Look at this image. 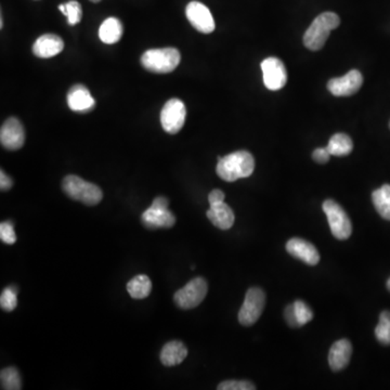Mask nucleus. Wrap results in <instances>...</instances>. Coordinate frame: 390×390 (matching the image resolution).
Wrapping results in <instances>:
<instances>
[{
  "instance_id": "3",
  "label": "nucleus",
  "mask_w": 390,
  "mask_h": 390,
  "mask_svg": "<svg viewBox=\"0 0 390 390\" xmlns=\"http://www.w3.org/2000/svg\"><path fill=\"white\" fill-rule=\"evenodd\" d=\"M181 56L178 49H151L144 52L141 57V65L146 71L157 74L172 73L179 65Z\"/></svg>"
},
{
  "instance_id": "13",
  "label": "nucleus",
  "mask_w": 390,
  "mask_h": 390,
  "mask_svg": "<svg viewBox=\"0 0 390 390\" xmlns=\"http://www.w3.org/2000/svg\"><path fill=\"white\" fill-rule=\"evenodd\" d=\"M363 84V76L357 69H352L341 78H333L328 84V89L335 97L354 95Z\"/></svg>"
},
{
  "instance_id": "11",
  "label": "nucleus",
  "mask_w": 390,
  "mask_h": 390,
  "mask_svg": "<svg viewBox=\"0 0 390 390\" xmlns=\"http://www.w3.org/2000/svg\"><path fill=\"white\" fill-rule=\"evenodd\" d=\"M185 16L196 31L211 34L215 31V21L211 11L200 1H191L185 8Z\"/></svg>"
},
{
  "instance_id": "18",
  "label": "nucleus",
  "mask_w": 390,
  "mask_h": 390,
  "mask_svg": "<svg viewBox=\"0 0 390 390\" xmlns=\"http://www.w3.org/2000/svg\"><path fill=\"white\" fill-rule=\"evenodd\" d=\"M207 218L211 220V224L221 230H229L234 224V213L230 206L227 205L225 202L221 203L211 204V208L208 209Z\"/></svg>"
},
{
  "instance_id": "7",
  "label": "nucleus",
  "mask_w": 390,
  "mask_h": 390,
  "mask_svg": "<svg viewBox=\"0 0 390 390\" xmlns=\"http://www.w3.org/2000/svg\"><path fill=\"white\" fill-rule=\"evenodd\" d=\"M266 303V295L260 288H249L243 305L239 311V322L244 326H251L260 320Z\"/></svg>"
},
{
  "instance_id": "25",
  "label": "nucleus",
  "mask_w": 390,
  "mask_h": 390,
  "mask_svg": "<svg viewBox=\"0 0 390 390\" xmlns=\"http://www.w3.org/2000/svg\"><path fill=\"white\" fill-rule=\"evenodd\" d=\"M59 10L67 18V23L69 25H75L80 23L82 18V5L80 3L71 0L69 3H62L59 5Z\"/></svg>"
},
{
  "instance_id": "36",
  "label": "nucleus",
  "mask_w": 390,
  "mask_h": 390,
  "mask_svg": "<svg viewBox=\"0 0 390 390\" xmlns=\"http://www.w3.org/2000/svg\"><path fill=\"white\" fill-rule=\"evenodd\" d=\"M90 1H93V3H99L101 0H90Z\"/></svg>"
},
{
  "instance_id": "8",
  "label": "nucleus",
  "mask_w": 390,
  "mask_h": 390,
  "mask_svg": "<svg viewBox=\"0 0 390 390\" xmlns=\"http://www.w3.org/2000/svg\"><path fill=\"white\" fill-rule=\"evenodd\" d=\"M207 290V282L203 277H195L176 292L174 299L179 308L193 309L205 299Z\"/></svg>"
},
{
  "instance_id": "12",
  "label": "nucleus",
  "mask_w": 390,
  "mask_h": 390,
  "mask_svg": "<svg viewBox=\"0 0 390 390\" xmlns=\"http://www.w3.org/2000/svg\"><path fill=\"white\" fill-rule=\"evenodd\" d=\"M0 142L5 149L16 151L24 146L25 131L18 118L10 117L3 123L0 130Z\"/></svg>"
},
{
  "instance_id": "5",
  "label": "nucleus",
  "mask_w": 390,
  "mask_h": 390,
  "mask_svg": "<svg viewBox=\"0 0 390 390\" xmlns=\"http://www.w3.org/2000/svg\"><path fill=\"white\" fill-rule=\"evenodd\" d=\"M170 200L159 196L141 216L142 225L151 230L172 228L176 222L175 216L168 209Z\"/></svg>"
},
{
  "instance_id": "33",
  "label": "nucleus",
  "mask_w": 390,
  "mask_h": 390,
  "mask_svg": "<svg viewBox=\"0 0 390 390\" xmlns=\"http://www.w3.org/2000/svg\"><path fill=\"white\" fill-rule=\"evenodd\" d=\"M13 181L3 170L0 172V189L1 191H8L12 187Z\"/></svg>"
},
{
  "instance_id": "21",
  "label": "nucleus",
  "mask_w": 390,
  "mask_h": 390,
  "mask_svg": "<svg viewBox=\"0 0 390 390\" xmlns=\"http://www.w3.org/2000/svg\"><path fill=\"white\" fill-rule=\"evenodd\" d=\"M129 295L135 299H144L151 294L152 282L146 275H139L133 277L127 284Z\"/></svg>"
},
{
  "instance_id": "10",
  "label": "nucleus",
  "mask_w": 390,
  "mask_h": 390,
  "mask_svg": "<svg viewBox=\"0 0 390 390\" xmlns=\"http://www.w3.org/2000/svg\"><path fill=\"white\" fill-rule=\"evenodd\" d=\"M264 84L269 90H280L288 82L284 63L277 58H267L262 63Z\"/></svg>"
},
{
  "instance_id": "37",
  "label": "nucleus",
  "mask_w": 390,
  "mask_h": 390,
  "mask_svg": "<svg viewBox=\"0 0 390 390\" xmlns=\"http://www.w3.org/2000/svg\"><path fill=\"white\" fill-rule=\"evenodd\" d=\"M389 126H390V124H389Z\"/></svg>"
},
{
  "instance_id": "31",
  "label": "nucleus",
  "mask_w": 390,
  "mask_h": 390,
  "mask_svg": "<svg viewBox=\"0 0 390 390\" xmlns=\"http://www.w3.org/2000/svg\"><path fill=\"white\" fill-rule=\"evenodd\" d=\"M330 157H331V154L326 148H319V149L314 150L312 153L313 161L319 163V164H325V163L329 162Z\"/></svg>"
},
{
  "instance_id": "1",
  "label": "nucleus",
  "mask_w": 390,
  "mask_h": 390,
  "mask_svg": "<svg viewBox=\"0 0 390 390\" xmlns=\"http://www.w3.org/2000/svg\"><path fill=\"white\" fill-rule=\"evenodd\" d=\"M255 170V159L247 151H236L224 157H218L217 175L228 183L252 175Z\"/></svg>"
},
{
  "instance_id": "15",
  "label": "nucleus",
  "mask_w": 390,
  "mask_h": 390,
  "mask_svg": "<svg viewBox=\"0 0 390 390\" xmlns=\"http://www.w3.org/2000/svg\"><path fill=\"white\" fill-rule=\"evenodd\" d=\"M67 104L78 113H88L95 106V101L89 90L84 85H75L67 93Z\"/></svg>"
},
{
  "instance_id": "24",
  "label": "nucleus",
  "mask_w": 390,
  "mask_h": 390,
  "mask_svg": "<svg viewBox=\"0 0 390 390\" xmlns=\"http://www.w3.org/2000/svg\"><path fill=\"white\" fill-rule=\"evenodd\" d=\"M0 380H1V389L20 390L22 388L20 373L16 367L3 369L0 373Z\"/></svg>"
},
{
  "instance_id": "14",
  "label": "nucleus",
  "mask_w": 390,
  "mask_h": 390,
  "mask_svg": "<svg viewBox=\"0 0 390 390\" xmlns=\"http://www.w3.org/2000/svg\"><path fill=\"white\" fill-rule=\"evenodd\" d=\"M286 251L288 254L295 257L297 260L306 262L310 266L318 264L320 262V254L318 249L310 242L306 240L294 238L286 243Z\"/></svg>"
},
{
  "instance_id": "28",
  "label": "nucleus",
  "mask_w": 390,
  "mask_h": 390,
  "mask_svg": "<svg viewBox=\"0 0 390 390\" xmlns=\"http://www.w3.org/2000/svg\"><path fill=\"white\" fill-rule=\"evenodd\" d=\"M294 310H295L296 319H297L298 325L303 326L309 323L313 319V312L307 303L303 301H296L292 303Z\"/></svg>"
},
{
  "instance_id": "27",
  "label": "nucleus",
  "mask_w": 390,
  "mask_h": 390,
  "mask_svg": "<svg viewBox=\"0 0 390 390\" xmlns=\"http://www.w3.org/2000/svg\"><path fill=\"white\" fill-rule=\"evenodd\" d=\"M18 306V290L14 286L5 288L0 296V307L3 311L10 312Z\"/></svg>"
},
{
  "instance_id": "4",
  "label": "nucleus",
  "mask_w": 390,
  "mask_h": 390,
  "mask_svg": "<svg viewBox=\"0 0 390 390\" xmlns=\"http://www.w3.org/2000/svg\"><path fill=\"white\" fill-rule=\"evenodd\" d=\"M63 191L73 200L88 206H95L102 200L103 193L95 183H88L78 176L69 175L63 179Z\"/></svg>"
},
{
  "instance_id": "23",
  "label": "nucleus",
  "mask_w": 390,
  "mask_h": 390,
  "mask_svg": "<svg viewBox=\"0 0 390 390\" xmlns=\"http://www.w3.org/2000/svg\"><path fill=\"white\" fill-rule=\"evenodd\" d=\"M372 200L378 213L386 220H390V185H384L372 193Z\"/></svg>"
},
{
  "instance_id": "26",
  "label": "nucleus",
  "mask_w": 390,
  "mask_h": 390,
  "mask_svg": "<svg viewBox=\"0 0 390 390\" xmlns=\"http://www.w3.org/2000/svg\"><path fill=\"white\" fill-rule=\"evenodd\" d=\"M375 336L384 345H390V311H382L380 323L375 329Z\"/></svg>"
},
{
  "instance_id": "32",
  "label": "nucleus",
  "mask_w": 390,
  "mask_h": 390,
  "mask_svg": "<svg viewBox=\"0 0 390 390\" xmlns=\"http://www.w3.org/2000/svg\"><path fill=\"white\" fill-rule=\"evenodd\" d=\"M285 321L288 322L290 328H298L297 319L295 316V310H294V306L288 305L284 310Z\"/></svg>"
},
{
  "instance_id": "22",
  "label": "nucleus",
  "mask_w": 390,
  "mask_h": 390,
  "mask_svg": "<svg viewBox=\"0 0 390 390\" xmlns=\"http://www.w3.org/2000/svg\"><path fill=\"white\" fill-rule=\"evenodd\" d=\"M326 149L330 152V154L334 157H345L352 153L354 144L349 136L345 134H335L330 139Z\"/></svg>"
},
{
  "instance_id": "2",
  "label": "nucleus",
  "mask_w": 390,
  "mask_h": 390,
  "mask_svg": "<svg viewBox=\"0 0 390 390\" xmlns=\"http://www.w3.org/2000/svg\"><path fill=\"white\" fill-rule=\"evenodd\" d=\"M341 20L336 13L324 12L317 16L303 35V44L307 48L317 51L323 48L330 33L339 27Z\"/></svg>"
},
{
  "instance_id": "30",
  "label": "nucleus",
  "mask_w": 390,
  "mask_h": 390,
  "mask_svg": "<svg viewBox=\"0 0 390 390\" xmlns=\"http://www.w3.org/2000/svg\"><path fill=\"white\" fill-rule=\"evenodd\" d=\"M219 390H255L256 386L247 380H226L219 384Z\"/></svg>"
},
{
  "instance_id": "9",
  "label": "nucleus",
  "mask_w": 390,
  "mask_h": 390,
  "mask_svg": "<svg viewBox=\"0 0 390 390\" xmlns=\"http://www.w3.org/2000/svg\"><path fill=\"white\" fill-rule=\"evenodd\" d=\"M187 110L185 103L177 98H172L165 103L161 112L163 129L170 135L179 133L185 125Z\"/></svg>"
},
{
  "instance_id": "6",
  "label": "nucleus",
  "mask_w": 390,
  "mask_h": 390,
  "mask_svg": "<svg viewBox=\"0 0 390 390\" xmlns=\"http://www.w3.org/2000/svg\"><path fill=\"white\" fill-rule=\"evenodd\" d=\"M323 211L333 236L339 240L348 239L352 233V225L343 207L335 200H324Z\"/></svg>"
},
{
  "instance_id": "35",
  "label": "nucleus",
  "mask_w": 390,
  "mask_h": 390,
  "mask_svg": "<svg viewBox=\"0 0 390 390\" xmlns=\"http://www.w3.org/2000/svg\"><path fill=\"white\" fill-rule=\"evenodd\" d=\"M387 288H388V290H390V279H389V280L387 281Z\"/></svg>"
},
{
  "instance_id": "17",
  "label": "nucleus",
  "mask_w": 390,
  "mask_h": 390,
  "mask_svg": "<svg viewBox=\"0 0 390 390\" xmlns=\"http://www.w3.org/2000/svg\"><path fill=\"white\" fill-rule=\"evenodd\" d=\"M352 346L348 339H341L334 343L329 354V365L332 370H344L352 359Z\"/></svg>"
},
{
  "instance_id": "29",
  "label": "nucleus",
  "mask_w": 390,
  "mask_h": 390,
  "mask_svg": "<svg viewBox=\"0 0 390 390\" xmlns=\"http://www.w3.org/2000/svg\"><path fill=\"white\" fill-rule=\"evenodd\" d=\"M0 239L8 245L16 243V232H14V227L11 221H3L0 224Z\"/></svg>"
},
{
  "instance_id": "19",
  "label": "nucleus",
  "mask_w": 390,
  "mask_h": 390,
  "mask_svg": "<svg viewBox=\"0 0 390 390\" xmlns=\"http://www.w3.org/2000/svg\"><path fill=\"white\" fill-rule=\"evenodd\" d=\"M187 349L183 343L172 341L167 343L161 352V362L165 367H175L187 358Z\"/></svg>"
},
{
  "instance_id": "16",
  "label": "nucleus",
  "mask_w": 390,
  "mask_h": 390,
  "mask_svg": "<svg viewBox=\"0 0 390 390\" xmlns=\"http://www.w3.org/2000/svg\"><path fill=\"white\" fill-rule=\"evenodd\" d=\"M65 49V43L61 37L54 34H45L34 43L33 52L36 57L48 59L54 57Z\"/></svg>"
},
{
  "instance_id": "20",
  "label": "nucleus",
  "mask_w": 390,
  "mask_h": 390,
  "mask_svg": "<svg viewBox=\"0 0 390 390\" xmlns=\"http://www.w3.org/2000/svg\"><path fill=\"white\" fill-rule=\"evenodd\" d=\"M123 35V25L116 18H108L103 21L99 29V37L104 44H116Z\"/></svg>"
},
{
  "instance_id": "34",
  "label": "nucleus",
  "mask_w": 390,
  "mask_h": 390,
  "mask_svg": "<svg viewBox=\"0 0 390 390\" xmlns=\"http://www.w3.org/2000/svg\"><path fill=\"white\" fill-rule=\"evenodd\" d=\"M224 200L225 193L221 190H218V189L211 191L209 195H208V202H209L211 205V204L221 203V202H224Z\"/></svg>"
}]
</instances>
